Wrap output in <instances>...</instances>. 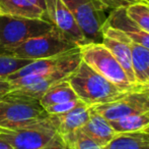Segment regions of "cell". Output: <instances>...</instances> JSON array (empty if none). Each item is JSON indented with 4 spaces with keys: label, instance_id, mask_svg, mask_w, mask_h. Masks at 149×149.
<instances>
[{
    "label": "cell",
    "instance_id": "cell-1",
    "mask_svg": "<svg viewBox=\"0 0 149 149\" xmlns=\"http://www.w3.org/2000/svg\"><path fill=\"white\" fill-rule=\"evenodd\" d=\"M67 81L77 97L88 106L116 101L129 91L119 88L82 60L69 75Z\"/></svg>",
    "mask_w": 149,
    "mask_h": 149
},
{
    "label": "cell",
    "instance_id": "cell-2",
    "mask_svg": "<svg viewBox=\"0 0 149 149\" xmlns=\"http://www.w3.org/2000/svg\"><path fill=\"white\" fill-rule=\"evenodd\" d=\"M49 114L39 100L7 93L0 99V128L17 129L47 119Z\"/></svg>",
    "mask_w": 149,
    "mask_h": 149
},
{
    "label": "cell",
    "instance_id": "cell-3",
    "mask_svg": "<svg viewBox=\"0 0 149 149\" xmlns=\"http://www.w3.org/2000/svg\"><path fill=\"white\" fill-rule=\"evenodd\" d=\"M77 47L78 46L74 42L55 27L46 34L31 38L2 53L24 59L37 60L53 57Z\"/></svg>",
    "mask_w": 149,
    "mask_h": 149
},
{
    "label": "cell",
    "instance_id": "cell-4",
    "mask_svg": "<svg viewBox=\"0 0 149 149\" xmlns=\"http://www.w3.org/2000/svg\"><path fill=\"white\" fill-rule=\"evenodd\" d=\"M81 60L92 70L123 90H130L132 84L112 52L102 43H87L79 47Z\"/></svg>",
    "mask_w": 149,
    "mask_h": 149
},
{
    "label": "cell",
    "instance_id": "cell-5",
    "mask_svg": "<svg viewBox=\"0 0 149 149\" xmlns=\"http://www.w3.org/2000/svg\"><path fill=\"white\" fill-rule=\"evenodd\" d=\"M54 28L51 22L41 18L0 16V53Z\"/></svg>",
    "mask_w": 149,
    "mask_h": 149
},
{
    "label": "cell",
    "instance_id": "cell-6",
    "mask_svg": "<svg viewBox=\"0 0 149 149\" xmlns=\"http://www.w3.org/2000/svg\"><path fill=\"white\" fill-rule=\"evenodd\" d=\"M57 137L58 133L49 117L13 130L0 128V138L9 143L13 149H42Z\"/></svg>",
    "mask_w": 149,
    "mask_h": 149
},
{
    "label": "cell",
    "instance_id": "cell-7",
    "mask_svg": "<svg viewBox=\"0 0 149 149\" xmlns=\"http://www.w3.org/2000/svg\"><path fill=\"white\" fill-rule=\"evenodd\" d=\"M88 43H102L106 11L96 0H62Z\"/></svg>",
    "mask_w": 149,
    "mask_h": 149
},
{
    "label": "cell",
    "instance_id": "cell-8",
    "mask_svg": "<svg viewBox=\"0 0 149 149\" xmlns=\"http://www.w3.org/2000/svg\"><path fill=\"white\" fill-rule=\"evenodd\" d=\"M91 107L109 121L146 112L149 109V85L137 84L116 101Z\"/></svg>",
    "mask_w": 149,
    "mask_h": 149
},
{
    "label": "cell",
    "instance_id": "cell-9",
    "mask_svg": "<svg viewBox=\"0 0 149 149\" xmlns=\"http://www.w3.org/2000/svg\"><path fill=\"white\" fill-rule=\"evenodd\" d=\"M45 3L48 18L58 30L78 47L88 43L72 13L62 0H45Z\"/></svg>",
    "mask_w": 149,
    "mask_h": 149
},
{
    "label": "cell",
    "instance_id": "cell-10",
    "mask_svg": "<svg viewBox=\"0 0 149 149\" xmlns=\"http://www.w3.org/2000/svg\"><path fill=\"white\" fill-rule=\"evenodd\" d=\"M104 26L121 31L132 42L149 48V33L142 30L127 16L126 7L117 8L109 12Z\"/></svg>",
    "mask_w": 149,
    "mask_h": 149
},
{
    "label": "cell",
    "instance_id": "cell-11",
    "mask_svg": "<svg viewBox=\"0 0 149 149\" xmlns=\"http://www.w3.org/2000/svg\"><path fill=\"white\" fill-rule=\"evenodd\" d=\"M90 106L81 103L78 106L61 114H49L58 135L64 137L80 130L89 119Z\"/></svg>",
    "mask_w": 149,
    "mask_h": 149
},
{
    "label": "cell",
    "instance_id": "cell-12",
    "mask_svg": "<svg viewBox=\"0 0 149 149\" xmlns=\"http://www.w3.org/2000/svg\"><path fill=\"white\" fill-rule=\"evenodd\" d=\"M80 131L102 147L108 145L118 134L110 121L102 114L94 112L91 106L88 121L81 128Z\"/></svg>",
    "mask_w": 149,
    "mask_h": 149
},
{
    "label": "cell",
    "instance_id": "cell-13",
    "mask_svg": "<svg viewBox=\"0 0 149 149\" xmlns=\"http://www.w3.org/2000/svg\"><path fill=\"white\" fill-rule=\"evenodd\" d=\"M0 16L41 18L49 20L45 10L28 0H0Z\"/></svg>",
    "mask_w": 149,
    "mask_h": 149
},
{
    "label": "cell",
    "instance_id": "cell-14",
    "mask_svg": "<svg viewBox=\"0 0 149 149\" xmlns=\"http://www.w3.org/2000/svg\"><path fill=\"white\" fill-rule=\"evenodd\" d=\"M104 149H149V134L142 131L118 133Z\"/></svg>",
    "mask_w": 149,
    "mask_h": 149
},
{
    "label": "cell",
    "instance_id": "cell-15",
    "mask_svg": "<svg viewBox=\"0 0 149 149\" xmlns=\"http://www.w3.org/2000/svg\"><path fill=\"white\" fill-rule=\"evenodd\" d=\"M132 66L136 83L145 84L149 81V48L130 41Z\"/></svg>",
    "mask_w": 149,
    "mask_h": 149
},
{
    "label": "cell",
    "instance_id": "cell-16",
    "mask_svg": "<svg viewBox=\"0 0 149 149\" xmlns=\"http://www.w3.org/2000/svg\"><path fill=\"white\" fill-rule=\"evenodd\" d=\"M76 99H79V98L77 97L76 93L72 89L67 79H65L54 84L52 87H50L47 90V92L43 95V97L40 99V103L45 108L47 106L53 105V104L56 103H61V102L71 101V100Z\"/></svg>",
    "mask_w": 149,
    "mask_h": 149
},
{
    "label": "cell",
    "instance_id": "cell-17",
    "mask_svg": "<svg viewBox=\"0 0 149 149\" xmlns=\"http://www.w3.org/2000/svg\"><path fill=\"white\" fill-rule=\"evenodd\" d=\"M110 123L117 133L141 131L149 125V109L138 114L111 121Z\"/></svg>",
    "mask_w": 149,
    "mask_h": 149
},
{
    "label": "cell",
    "instance_id": "cell-18",
    "mask_svg": "<svg viewBox=\"0 0 149 149\" xmlns=\"http://www.w3.org/2000/svg\"><path fill=\"white\" fill-rule=\"evenodd\" d=\"M61 139L66 149H104V147L98 145L80 130L61 137Z\"/></svg>",
    "mask_w": 149,
    "mask_h": 149
},
{
    "label": "cell",
    "instance_id": "cell-19",
    "mask_svg": "<svg viewBox=\"0 0 149 149\" xmlns=\"http://www.w3.org/2000/svg\"><path fill=\"white\" fill-rule=\"evenodd\" d=\"M127 16L139 26L142 30L149 33V5L146 3H135L126 7Z\"/></svg>",
    "mask_w": 149,
    "mask_h": 149
},
{
    "label": "cell",
    "instance_id": "cell-20",
    "mask_svg": "<svg viewBox=\"0 0 149 149\" xmlns=\"http://www.w3.org/2000/svg\"><path fill=\"white\" fill-rule=\"evenodd\" d=\"M33 60L14 57L7 54L0 53V78L7 79L10 75L19 71L24 66L31 64Z\"/></svg>",
    "mask_w": 149,
    "mask_h": 149
},
{
    "label": "cell",
    "instance_id": "cell-21",
    "mask_svg": "<svg viewBox=\"0 0 149 149\" xmlns=\"http://www.w3.org/2000/svg\"><path fill=\"white\" fill-rule=\"evenodd\" d=\"M102 6V9L107 12H110L114 9L121 7H128L135 3H146L148 4L147 0H96Z\"/></svg>",
    "mask_w": 149,
    "mask_h": 149
},
{
    "label": "cell",
    "instance_id": "cell-22",
    "mask_svg": "<svg viewBox=\"0 0 149 149\" xmlns=\"http://www.w3.org/2000/svg\"><path fill=\"white\" fill-rule=\"evenodd\" d=\"M81 103H84V102H82L80 99L71 100V101L61 102V103H56L53 104V105L47 106V107H45V109L48 112V114H61V113L67 112L69 110L73 109Z\"/></svg>",
    "mask_w": 149,
    "mask_h": 149
},
{
    "label": "cell",
    "instance_id": "cell-23",
    "mask_svg": "<svg viewBox=\"0 0 149 149\" xmlns=\"http://www.w3.org/2000/svg\"><path fill=\"white\" fill-rule=\"evenodd\" d=\"M11 90H12V86L10 84L9 80L0 78V99H2Z\"/></svg>",
    "mask_w": 149,
    "mask_h": 149
},
{
    "label": "cell",
    "instance_id": "cell-24",
    "mask_svg": "<svg viewBox=\"0 0 149 149\" xmlns=\"http://www.w3.org/2000/svg\"><path fill=\"white\" fill-rule=\"evenodd\" d=\"M42 149H66V147H65V145H64V143H63L61 137L58 135V137L56 138V139L54 140L51 144H49L48 146H46V147H44Z\"/></svg>",
    "mask_w": 149,
    "mask_h": 149
},
{
    "label": "cell",
    "instance_id": "cell-25",
    "mask_svg": "<svg viewBox=\"0 0 149 149\" xmlns=\"http://www.w3.org/2000/svg\"><path fill=\"white\" fill-rule=\"evenodd\" d=\"M29 2H31V3L35 4L36 6H38V7L42 8L43 10H45L46 11V3H45V0H28Z\"/></svg>",
    "mask_w": 149,
    "mask_h": 149
},
{
    "label": "cell",
    "instance_id": "cell-26",
    "mask_svg": "<svg viewBox=\"0 0 149 149\" xmlns=\"http://www.w3.org/2000/svg\"><path fill=\"white\" fill-rule=\"evenodd\" d=\"M0 149H13V147L9 143H7L5 140L0 138Z\"/></svg>",
    "mask_w": 149,
    "mask_h": 149
},
{
    "label": "cell",
    "instance_id": "cell-27",
    "mask_svg": "<svg viewBox=\"0 0 149 149\" xmlns=\"http://www.w3.org/2000/svg\"><path fill=\"white\" fill-rule=\"evenodd\" d=\"M141 131H142V132H144V133H147V134H149V125L147 126V127L144 128V129H142Z\"/></svg>",
    "mask_w": 149,
    "mask_h": 149
},
{
    "label": "cell",
    "instance_id": "cell-28",
    "mask_svg": "<svg viewBox=\"0 0 149 149\" xmlns=\"http://www.w3.org/2000/svg\"><path fill=\"white\" fill-rule=\"evenodd\" d=\"M145 84H148V85H149V81L147 82V83H145Z\"/></svg>",
    "mask_w": 149,
    "mask_h": 149
},
{
    "label": "cell",
    "instance_id": "cell-29",
    "mask_svg": "<svg viewBox=\"0 0 149 149\" xmlns=\"http://www.w3.org/2000/svg\"><path fill=\"white\" fill-rule=\"evenodd\" d=\"M147 1H148V5H149V0H147Z\"/></svg>",
    "mask_w": 149,
    "mask_h": 149
}]
</instances>
